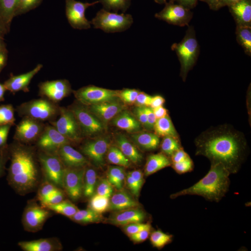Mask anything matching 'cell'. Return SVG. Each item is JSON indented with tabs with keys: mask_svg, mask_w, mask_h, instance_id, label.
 <instances>
[{
	"mask_svg": "<svg viewBox=\"0 0 251 251\" xmlns=\"http://www.w3.org/2000/svg\"><path fill=\"white\" fill-rule=\"evenodd\" d=\"M119 251H211L208 244L197 237H181L159 242H143L122 247Z\"/></svg>",
	"mask_w": 251,
	"mask_h": 251,
	"instance_id": "cell-7",
	"label": "cell"
},
{
	"mask_svg": "<svg viewBox=\"0 0 251 251\" xmlns=\"http://www.w3.org/2000/svg\"><path fill=\"white\" fill-rule=\"evenodd\" d=\"M197 45L214 80L251 88V9L226 0H197Z\"/></svg>",
	"mask_w": 251,
	"mask_h": 251,
	"instance_id": "cell-1",
	"label": "cell"
},
{
	"mask_svg": "<svg viewBox=\"0 0 251 251\" xmlns=\"http://www.w3.org/2000/svg\"><path fill=\"white\" fill-rule=\"evenodd\" d=\"M126 3L127 0H56L48 49L108 25L123 11Z\"/></svg>",
	"mask_w": 251,
	"mask_h": 251,
	"instance_id": "cell-4",
	"label": "cell"
},
{
	"mask_svg": "<svg viewBox=\"0 0 251 251\" xmlns=\"http://www.w3.org/2000/svg\"><path fill=\"white\" fill-rule=\"evenodd\" d=\"M56 0H0V75L23 99L48 49Z\"/></svg>",
	"mask_w": 251,
	"mask_h": 251,
	"instance_id": "cell-2",
	"label": "cell"
},
{
	"mask_svg": "<svg viewBox=\"0 0 251 251\" xmlns=\"http://www.w3.org/2000/svg\"><path fill=\"white\" fill-rule=\"evenodd\" d=\"M23 179V152H0V219L18 197Z\"/></svg>",
	"mask_w": 251,
	"mask_h": 251,
	"instance_id": "cell-5",
	"label": "cell"
},
{
	"mask_svg": "<svg viewBox=\"0 0 251 251\" xmlns=\"http://www.w3.org/2000/svg\"><path fill=\"white\" fill-rule=\"evenodd\" d=\"M20 99L14 88L0 75V152L20 150L17 133L11 122V110Z\"/></svg>",
	"mask_w": 251,
	"mask_h": 251,
	"instance_id": "cell-6",
	"label": "cell"
},
{
	"mask_svg": "<svg viewBox=\"0 0 251 251\" xmlns=\"http://www.w3.org/2000/svg\"><path fill=\"white\" fill-rule=\"evenodd\" d=\"M128 194L116 191L87 215L53 226L34 225L11 251H90L95 239L128 202Z\"/></svg>",
	"mask_w": 251,
	"mask_h": 251,
	"instance_id": "cell-3",
	"label": "cell"
},
{
	"mask_svg": "<svg viewBox=\"0 0 251 251\" xmlns=\"http://www.w3.org/2000/svg\"><path fill=\"white\" fill-rule=\"evenodd\" d=\"M0 251H6V250H3V249H0Z\"/></svg>",
	"mask_w": 251,
	"mask_h": 251,
	"instance_id": "cell-8",
	"label": "cell"
}]
</instances>
